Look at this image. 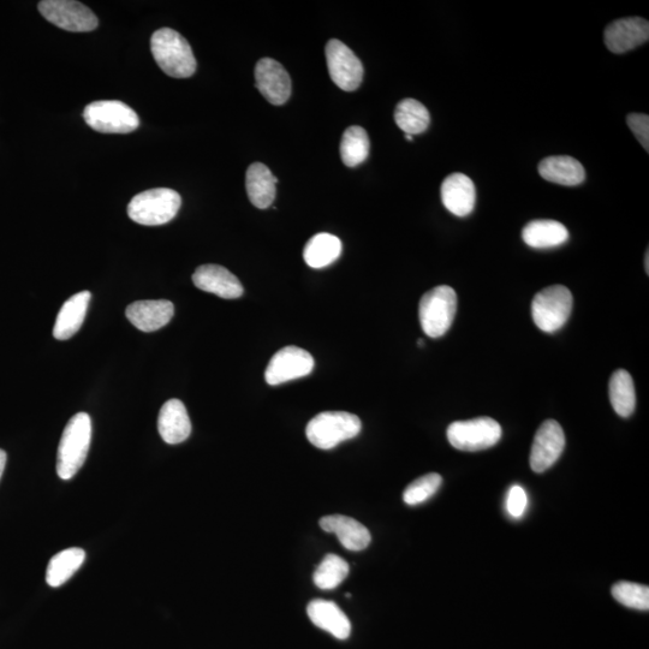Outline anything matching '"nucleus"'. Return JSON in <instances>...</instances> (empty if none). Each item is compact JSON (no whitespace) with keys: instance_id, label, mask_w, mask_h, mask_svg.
I'll return each instance as SVG.
<instances>
[{"instance_id":"obj_1","label":"nucleus","mask_w":649,"mask_h":649,"mask_svg":"<svg viewBox=\"0 0 649 649\" xmlns=\"http://www.w3.org/2000/svg\"><path fill=\"white\" fill-rule=\"evenodd\" d=\"M92 440V420L87 413H79L68 422L59 443L57 474L63 480L74 478L86 462Z\"/></svg>"},{"instance_id":"obj_2","label":"nucleus","mask_w":649,"mask_h":649,"mask_svg":"<svg viewBox=\"0 0 649 649\" xmlns=\"http://www.w3.org/2000/svg\"><path fill=\"white\" fill-rule=\"evenodd\" d=\"M151 50L159 68L175 79H188L196 70L192 47L180 33L170 28L159 29L152 35Z\"/></svg>"},{"instance_id":"obj_3","label":"nucleus","mask_w":649,"mask_h":649,"mask_svg":"<svg viewBox=\"0 0 649 649\" xmlns=\"http://www.w3.org/2000/svg\"><path fill=\"white\" fill-rule=\"evenodd\" d=\"M181 205V195L175 190L151 189L134 196L128 206V214L130 219L141 225H164L177 216Z\"/></svg>"},{"instance_id":"obj_4","label":"nucleus","mask_w":649,"mask_h":649,"mask_svg":"<svg viewBox=\"0 0 649 649\" xmlns=\"http://www.w3.org/2000/svg\"><path fill=\"white\" fill-rule=\"evenodd\" d=\"M361 428V420L354 414L325 412L309 421L306 434L315 448L331 450L338 444L359 436Z\"/></svg>"},{"instance_id":"obj_5","label":"nucleus","mask_w":649,"mask_h":649,"mask_svg":"<svg viewBox=\"0 0 649 649\" xmlns=\"http://www.w3.org/2000/svg\"><path fill=\"white\" fill-rule=\"evenodd\" d=\"M457 312L456 291L449 285H439L420 301L419 318L428 337L439 338L450 330Z\"/></svg>"},{"instance_id":"obj_6","label":"nucleus","mask_w":649,"mask_h":649,"mask_svg":"<svg viewBox=\"0 0 649 649\" xmlns=\"http://www.w3.org/2000/svg\"><path fill=\"white\" fill-rule=\"evenodd\" d=\"M83 118L95 132L129 134L140 127V118L132 107L118 100H100L86 106Z\"/></svg>"},{"instance_id":"obj_7","label":"nucleus","mask_w":649,"mask_h":649,"mask_svg":"<svg viewBox=\"0 0 649 649\" xmlns=\"http://www.w3.org/2000/svg\"><path fill=\"white\" fill-rule=\"evenodd\" d=\"M573 294L564 285H552L535 295L532 315L541 331L553 333L561 330L573 311Z\"/></svg>"},{"instance_id":"obj_8","label":"nucleus","mask_w":649,"mask_h":649,"mask_svg":"<svg viewBox=\"0 0 649 649\" xmlns=\"http://www.w3.org/2000/svg\"><path fill=\"white\" fill-rule=\"evenodd\" d=\"M449 443L455 449L475 452L492 448L502 438V427L491 418L456 421L448 428Z\"/></svg>"},{"instance_id":"obj_9","label":"nucleus","mask_w":649,"mask_h":649,"mask_svg":"<svg viewBox=\"0 0 649 649\" xmlns=\"http://www.w3.org/2000/svg\"><path fill=\"white\" fill-rule=\"evenodd\" d=\"M39 11L52 25L73 33L92 32L99 23L91 9L73 0H44Z\"/></svg>"},{"instance_id":"obj_10","label":"nucleus","mask_w":649,"mask_h":649,"mask_svg":"<svg viewBox=\"0 0 649 649\" xmlns=\"http://www.w3.org/2000/svg\"><path fill=\"white\" fill-rule=\"evenodd\" d=\"M327 68L335 85L345 92H354L363 80V65L349 47L337 39L327 43Z\"/></svg>"},{"instance_id":"obj_11","label":"nucleus","mask_w":649,"mask_h":649,"mask_svg":"<svg viewBox=\"0 0 649 649\" xmlns=\"http://www.w3.org/2000/svg\"><path fill=\"white\" fill-rule=\"evenodd\" d=\"M314 359L307 350L299 347H285L273 355L266 368L267 384L277 386L288 381L307 377L314 369Z\"/></svg>"},{"instance_id":"obj_12","label":"nucleus","mask_w":649,"mask_h":649,"mask_svg":"<svg viewBox=\"0 0 649 649\" xmlns=\"http://www.w3.org/2000/svg\"><path fill=\"white\" fill-rule=\"evenodd\" d=\"M565 434L555 420H546L535 434L531 452V467L535 473H544L563 454Z\"/></svg>"},{"instance_id":"obj_13","label":"nucleus","mask_w":649,"mask_h":649,"mask_svg":"<svg viewBox=\"0 0 649 649\" xmlns=\"http://www.w3.org/2000/svg\"><path fill=\"white\" fill-rule=\"evenodd\" d=\"M255 86L272 105H284L291 95L288 71L275 59L263 58L256 63Z\"/></svg>"},{"instance_id":"obj_14","label":"nucleus","mask_w":649,"mask_h":649,"mask_svg":"<svg viewBox=\"0 0 649 649\" xmlns=\"http://www.w3.org/2000/svg\"><path fill=\"white\" fill-rule=\"evenodd\" d=\"M649 39V23L641 17L617 20L605 29L607 49L613 53H625L645 44Z\"/></svg>"},{"instance_id":"obj_15","label":"nucleus","mask_w":649,"mask_h":649,"mask_svg":"<svg viewBox=\"0 0 649 649\" xmlns=\"http://www.w3.org/2000/svg\"><path fill=\"white\" fill-rule=\"evenodd\" d=\"M195 287L226 300L238 299L243 295V287L238 278L225 267L202 265L193 275Z\"/></svg>"},{"instance_id":"obj_16","label":"nucleus","mask_w":649,"mask_h":649,"mask_svg":"<svg viewBox=\"0 0 649 649\" xmlns=\"http://www.w3.org/2000/svg\"><path fill=\"white\" fill-rule=\"evenodd\" d=\"M174 313V303L166 300L136 301L125 312L130 323L142 332L162 329L170 323Z\"/></svg>"},{"instance_id":"obj_17","label":"nucleus","mask_w":649,"mask_h":649,"mask_svg":"<svg viewBox=\"0 0 649 649\" xmlns=\"http://www.w3.org/2000/svg\"><path fill=\"white\" fill-rule=\"evenodd\" d=\"M446 210L457 217H467L474 211L476 190L472 178L452 174L445 178L440 189Z\"/></svg>"},{"instance_id":"obj_18","label":"nucleus","mask_w":649,"mask_h":649,"mask_svg":"<svg viewBox=\"0 0 649 649\" xmlns=\"http://www.w3.org/2000/svg\"><path fill=\"white\" fill-rule=\"evenodd\" d=\"M320 527L327 533L337 535L341 544L349 551H362L371 544V533L354 518L343 515H330L321 518Z\"/></svg>"},{"instance_id":"obj_19","label":"nucleus","mask_w":649,"mask_h":649,"mask_svg":"<svg viewBox=\"0 0 649 649\" xmlns=\"http://www.w3.org/2000/svg\"><path fill=\"white\" fill-rule=\"evenodd\" d=\"M158 431L165 443L176 445L186 442L192 433L186 406L180 400H170L160 410Z\"/></svg>"},{"instance_id":"obj_20","label":"nucleus","mask_w":649,"mask_h":649,"mask_svg":"<svg viewBox=\"0 0 649 649\" xmlns=\"http://www.w3.org/2000/svg\"><path fill=\"white\" fill-rule=\"evenodd\" d=\"M307 613L315 627L323 629L338 640H347L351 623L345 613L333 601L315 599L308 604Z\"/></svg>"},{"instance_id":"obj_21","label":"nucleus","mask_w":649,"mask_h":649,"mask_svg":"<svg viewBox=\"0 0 649 649\" xmlns=\"http://www.w3.org/2000/svg\"><path fill=\"white\" fill-rule=\"evenodd\" d=\"M91 299L92 294L89 291H81L64 303L53 327V336L58 341H67L81 329Z\"/></svg>"},{"instance_id":"obj_22","label":"nucleus","mask_w":649,"mask_h":649,"mask_svg":"<svg viewBox=\"0 0 649 649\" xmlns=\"http://www.w3.org/2000/svg\"><path fill=\"white\" fill-rule=\"evenodd\" d=\"M278 178L266 165L254 163L246 175V189L250 202L260 210L269 208L276 199Z\"/></svg>"},{"instance_id":"obj_23","label":"nucleus","mask_w":649,"mask_h":649,"mask_svg":"<svg viewBox=\"0 0 649 649\" xmlns=\"http://www.w3.org/2000/svg\"><path fill=\"white\" fill-rule=\"evenodd\" d=\"M539 174L544 180L575 187L586 180V171L579 160L567 156L545 158L539 164Z\"/></svg>"},{"instance_id":"obj_24","label":"nucleus","mask_w":649,"mask_h":649,"mask_svg":"<svg viewBox=\"0 0 649 649\" xmlns=\"http://www.w3.org/2000/svg\"><path fill=\"white\" fill-rule=\"evenodd\" d=\"M523 241L535 249H547L562 246L569 240V231L556 220H534L522 231Z\"/></svg>"},{"instance_id":"obj_25","label":"nucleus","mask_w":649,"mask_h":649,"mask_svg":"<svg viewBox=\"0 0 649 649\" xmlns=\"http://www.w3.org/2000/svg\"><path fill=\"white\" fill-rule=\"evenodd\" d=\"M342 254V242L331 234L314 235L303 250V259L312 269H324L330 266Z\"/></svg>"},{"instance_id":"obj_26","label":"nucleus","mask_w":649,"mask_h":649,"mask_svg":"<svg viewBox=\"0 0 649 649\" xmlns=\"http://www.w3.org/2000/svg\"><path fill=\"white\" fill-rule=\"evenodd\" d=\"M86 559V552L79 547H71L57 553L51 558L46 570V582L51 587L63 586L82 567Z\"/></svg>"},{"instance_id":"obj_27","label":"nucleus","mask_w":649,"mask_h":649,"mask_svg":"<svg viewBox=\"0 0 649 649\" xmlns=\"http://www.w3.org/2000/svg\"><path fill=\"white\" fill-rule=\"evenodd\" d=\"M610 401L615 412L622 418H629L636 407V392L631 375L618 369L612 374L609 384Z\"/></svg>"},{"instance_id":"obj_28","label":"nucleus","mask_w":649,"mask_h":649,"mask_svg":"<svg viewBox=\"0 0 649 649\" xmlns=\"http://www.w3.org/2000/svg\"><path fill=\"white\" fill-rule=\"evenodd\" d=\"M395 121L406 135L425 133L430 127L431 116L424 104L415 99H404L397 105Z\"/></svg>"},{"instance_id":"obj_29","label":"nucleus","mask_w":649,"mask_h":649,"mask_svg":"<svg viewBox=\"0 0 649 649\" xmlns=\"http://www.w3.org/2000/svg\"><path fill=\"white\" fill-rule=\"evenodd\" d=\"M368 134L365 129L361 127H350L345 130L341 142V157L344 165L348 168H355V166L366 162L369 154Z\"/></svg>"},{"instance_id":"obj_30","label":"nucleus","mask_w":649,"mask_h":649,"mask_svg":"<svg viewBox=\"0 0 649 649\" xmlns=\"http://www.w3.org/2000/svg\"><path fill=\"white\" fill-rule=\"evenodd\" d=\"M349 564L337 555H327L314 571V583L320 589L330 591L347 579Z\"/></svg>"},{"instance_id":"obj_31","label":"nucleus","mask_w":649,"mask_h":649,"mask_svg":"<svg viewBox=\"0 0 649 649\" xmlns=\"http://www.w3.org/2000/svg\"><path fill=\"white\" fill-rule=\"evenodd\" d=\"M612 597L619 604L630 607V609L649 610V588L637 585L633 582H618L612 587Z\"/></svg>"},{"instance_id":"obj_32","label":"nucleus","mask_w":649,"mask_h":649,"mask_svg":"<svg viewBox=\"0 0 649 649\" xmlns=\"http://www.w3.org/2000/svg\"><path fill=\"white\" fill-rule=\"evenodd\" d=\"M443 484V478L437 473H431L416 479L403 493L404 503L410 506L419 505L436 494Z\"/></svg>"},{"instance_id":"obj_33","label":"nucleus","mask_w":649,"mask_h":649,"mask_svg":"<svg viewBox=\"0 0 649 649\" xmlns=\"http://www.w3.org/2000/svg\"><path fill=\"white\" fill-rule=\"evenodd\" d=\"M627 122L631 132L636 136L640 144L649 152V117L643 113H631L628 116Z\"/></svg>"},{"instance_id":"obj_34","label":"nucleus","mask_w":649,"mask_h":649,"mask_svg":"<svg viewBox=\"0 0 649 649\" xmlns=\"http://www.w3.org/2000/svg\"><path fill=\"white\" fill-rule=\"evenodd\" d=\"M528 497L527 493L521 486H512L506 500V508H508L509 515L514 518H520L527 509Z\"/></svg>"},{"instance_id":"obj_35","label":"nucleus","mask_w":649,"mask_h":649,"mask_svg":"<svg viewBox=\"0 0 649 649\" xmlns=\"http://www.w3.org/2000/svg\"><path fill=\"white\" fill-rule=\"evenodd\" d=\"M5 464H7V454H5L4 450L0 449V479H2Z\"/></svg>"},{"instance_id":"obj_36","label":"nucleus","mask_w":649,"mask_h":649,"mask_svg":"<svg viewBox=\"0 0 649 649\" xmlns=\"http://www.w3.org/2000/svg\"><path fill=\"white\" fill-rule=\"evenodd\" d=\"M646 271L649 272V253H646Z\"/></svg>"},{"instance_id":"obj_37","label":"nucleus","mask_w":649,"mask_h":649,"mask_svg":"<svg viewBox=\"0 0 649 649\" xmlns=\"http://www.w3.org/2000/svg\"><path fill=\"white\" fill-rule=\"evenodd\" d=\"M418 343H419V347H424L425 342L422 341V339H419Z\"/></svg>"},{"instance_id":"obj_38","label":"nucleus","mask_w":649,"mask_h":649,"mask_svg":"<svg viewBox=\"0 0 649 649\" xmlns=\"http://www.w3.org/2000/svg\"><path fill=\"white\" fill-rule=\"evenodd\" d=\"M406 139L408 141H413V136L412 135H406Z\"/></svg>"}]
</instances>
